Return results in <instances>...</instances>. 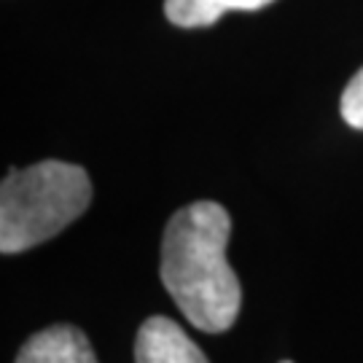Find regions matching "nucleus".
<instances>
[{
  "instance_id": "f03ea898",
  "label": "nucleus",
  "mask_w": 363,
  "mask_h": 363,
  "mask_svg": "<svg viewBox=\"0 0 363 363\" xmlns=\"http://www.w3.org/2000/svg\"><path fill=\"white\" fill-rule=\"evenodd\" d=\"M91 202L86 169L67 162H38L11 169L0 189V250L22 253L46 242Z\"/></svg>"
},
{
  "instance_id": "7ed1b4c3",
  "label": "nucleus",
  "mask_w": 363,
  "mask_h": 363,
  "mask_svg": "<svg viewBox=\"0 0 363 363\" xmlns=\"http://www.w3.org/2000/svg\"><path fill=\"white\" fill-rule=\"evenodd\" d=\"M135 363H210L205 352L169 318H148L135 339Z\"/></svg>"
},
{
  "instance_id": "20e7f679",
  "label": "nucleus",
  "mask_w": 363,
  "mask_h": 363,
  "mask_svg": "<svg viewBox=\"0 0 363 363\" xmlns=\"http://www.w3.org/2000/svg\"><path fill=\"white\" fill-rule=\"evenodd\" d=\"M16 363H97V355L78 328L52 325L27 339Z\"/></svg>"
},
{
  "instance_id": "f257e3e1",
  "label": "nucleus",
  "mask_w": 363,
  "mask_h": 363,
  "mask_svg": "<svg viewBox=\"0 0 363 363\" xmlns=\"http://www.w3.org/2000/svg\"><path fill=\"white\" fill-rule=\"evenodd\" d=\"M232 218L218 202H194L169 218L162 240V283L186 320L208 334L232 328L242 291L226 261Z\"/></svg>"
},
{
  "instance_id": "0eeeda50",
  "label": "nucleus",
  "mask_w": 363,
  "mask_h": 363,
  "mask_svg": "<svg viewBox=\"0 0 363 363\" xmlns=\"http://www.w3.org/2000/svg\"><path fill=\"white\" fill-rule=\"evenodd\" d=\"M280 363H291V361H280Z\"/></svg>"
},
{
  "instance_id": "39448f33",
  "label": "nucleus",
  "mask_w": 363,
  "mask_h": 363,
  "mask_svg": "<svg viewBox=\"0 0 363 363\" xmlns=\"http://www.w3.org/2000/svg\"><path fill=\"white\" fill-rule=\"evenodd\" d=\"M274 0H167V19L178 27H208L229 11H259Z\"/></svg>"
},
{
  "instance_id": "423d86ee",
  "label": "nucleus",
  "mask_w": 363,
  "mask_h": 363,
  "mask_svg": "<svg viewBox=\"0 0 363 363\" xmlns=\"http://www.w3.org/2000/svg\"><path fill=\"white\" fill-rule=\"evenodd\" d=\"M342 118L355 127V130H363V67L350 78L347 89L342 91Z\"/></svg>"
}]
</instances>
